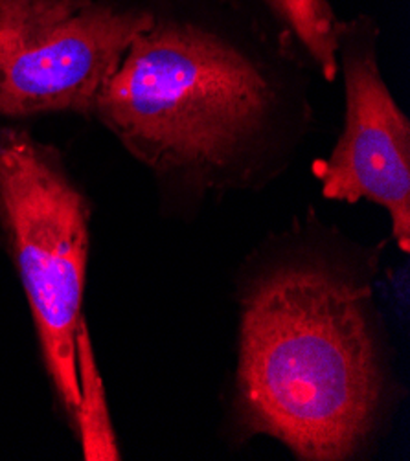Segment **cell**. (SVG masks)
I'll use <instances>...</instances> for the list:
<instances>
[{
  "mask_svg": "<svg viewBox=\"0 0 410 461\" xmlns=\"http://www.w3.org/2000/svg\"><path fill=\"white\" fill-rule=\"evenodd\" d=\"M0 226L33 314L44 364L76 416V331L90 247V204L61 153L28 131L0 125Z\"/></svg>",
  "mask_w": 410,
  "mask_h": 461,
  "instance_id": "3",
  "label": "cell"
},
{
  "mask_svg": "<svg viewBox=\"0 0 410 461\" xmlns=\"http://www.w3.org/2000/svg\"><path fill=\"white\" fill-rule=\"evenodd\" d=\"M381 28L372 15L341 19L337 65L344 81V125L318 164L323 195L385 208L401 252L410 250V122L379 68Z\"/></svg>",
  "mask_w": 410,
  "mask_h": 461,
  "instance_id": "5",
  "label": "cell"
},
{
  "mask_svg": "<svg viewBox=\"0 0 410 461\" xmlns=\"http://www.w3.org/2000/svg\"><path fill=\"white\" fill-rule=\"evenodd\" d=\"M238 411L251 434L300 459L341 461L367 447L387 399L370 285L324 254L261 268L241 298Z\"/></svg>",
  "mask_w": 410,
  "mask_h": 461,
  "instance_id": "2",
  "label": "cell"
},
{
  "mask_svg": "<svg viewBox=\"0 0 410 461\" xmlns=\"http://www.w3.org/2000/svg\"><path fill=\"white\" fill-rule=\"evenodd\" d=\"M150 23L144 0H0V114L93 116Z\"/></svg>",
  "mask_w": 410,
  "mask_h": 461,
  "instance_id": "4",
  "label": "cell"
},
{
  "mask_svg": "<svg viewBox=\"0 0 410 461\" xmlns=\"http://www.w3.org/2000/svg\"><path fill=\"white\" fill-rule=\"evenodd\" d=\"M76 366L79 383V406L74 418L79 427L83 456L88 461L120 459L116 436L105 402V390L95 360L85 318L79 321V328L76 331Z\"/></svg>",
  "mask_w": 410,
  "mask_h": 461,
  "instance_id": "7",
  "label": "cell"
},
{
  "mask_svg": "<svg viewBox=\"0 0 410 461\" xmlns=\"http://www.w3.org/2000/svg\"><path fill=\"white\" fill-rule=\"evenodd\" d=\"M151 23L93 116L164 194L201 201L280 176L313 123L311 65L238 0H144Z\"/></svg>",
  "mask_w": 410,
  "mask_h": 461,
  "instance_id": "1",
  "label": "cell"
},
{
  "mask_svg": "<svg viewBox=\"0 0 410 461\" xmlns=\"http://www.w3.org/2000/svg\"><path fill=\"white\" fill-rule=\"evenodd\" d=\"M267 24L286 33L326 81L339 76L337 37L341 17L330 0H238Z\"/></svg>",
  "mask_w": 410,
  "mask_h": 461,
  "instance_id": "6",
  "label": "cell"
}]
</instances>
